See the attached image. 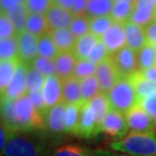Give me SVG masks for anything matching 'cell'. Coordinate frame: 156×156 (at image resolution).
Returning a JSON list of instances; mask_svg holds the SVG:
<instances>
[{"instance_id": "obj_3", "label": "cell", "mask_w": 156, "mask_h": 156, "mask_svg": "<svg viewBox=\"0 0 156 156\" xmlns=\"http://www.w3.org/2000/svg\"><path fill=\"white\" fill-rule=\"evenodd\" d=\"M107 94L111 108L124 114L137 105L138 101V96L129 77L119 78Z\"/></svg>"}, {"instance_id": "obj_35", "label": "cell", "mask_w": 156, "mask_h": 156, "mask_svg": "<svg viewBox=\"0 0 156 156\" xmlns=\"http://www.w3.org/2000/svg\"><path fill=\"white\" fill-rule=\"evenodd\" d=\"M113 23L114 21L110 15L89 18L90 33H92L93 35H95L96 37L101 39V37L110 30V27Z\"/></svg>"}, {"instance_id": "obj_38", "label": "cell", "mask_w": 156, "mask_h": 156, "mask_svg": "<svg viewBox=\"0 0 156 156\" xmlns=\"http://www.w3.org/2000/svg\"><path fill=\"white\" fill-rule=\"evenodd\" d=\"M24 4L30 13L46 14L54 5V0H24Z\"/></svg>"}, {"instance_id": "obj_5", "label": "cell", "mask_w": 156, "mask_h": 156, "mask_svg": "<svg viewBox=\"0 0 156 156\" xmlns=\"http://www.w3.org/2000/svg\"><path fill=\"white\" fill-rule=\"evenodd\" d=\"M110 58L120 77H130L138 71L137 52L128 46L110 55Z\"/></svg>"}, {"instance_id": "obj_1", "label": "cell", "mask_w": 156, "mask_h": 156, "mask_svg": "<svg viewBox=\"0 0 156 156\" xmlns=\"http://www.w3.org/2000/svg\"><path fill=\"white\" fill-rule=\"evenodd\" d=\"M1 122L14 133L46 129L45 118L35 108L27 93L14 101H1Z\"/></svg>"}, {"instance_id": "obj_11", "label": "cell", "mask_w": 156, "mask_h": 156, "mask_svg": "<svg viewBox=\"0 0 156 156\" xmlns=\"http://www.w3.org/2000/svg\"><path fill=\"white\" fill-rule=\"evenodd\" d=\"M95 76L98 80L101 92L104 93H108L112 89V87L116 84L120 76H119L110 56L98 65Z\"/></svg>"}, {"instance_id": "obj_6", "label": "cell", "mask_w": 156, "mask_h": 156, "mask_svg": "<svg viewBox=\"0 0 156 156\" xmlns=\"http://www.w3.org/2000/svg\"><path fill=\"white\" fill-rule=\"evenodd\" d=\"M126 121L131 132L137 133H150L153 132L155 128V122L148 113L138 104L131 108L125 113Z\"/></svg>"}, {"instance_id": "obj_32", "label": "cell", "mask_w": 156, "mask_h": 156, "mask_svg": "<svg viewBox=\"0 0 156 156\" xmlns=\"http://www.w3.org/2000/svg\"><path fill=\"white\" fill-rule=\"evenodd\" d=\"M0 59L1 61L20 59L18 58L17 36L0 41Z\"/></svg>"}, {"instance_id": "obj_53", "label": "cell", "mask_w": 156, "mask_h": 156, "mask_svg": "<svg viewBox=\"0 0 156 156\" xmlns=\"http://www.w3.org/2000/svg\"><path fill=\"white\" fill-rule=\"evenodd\" d=\"M115 1H125V2H134L136 0H115Z\"/></svg>"}, {"instance_id": "obj_24", "label": "cell", "mask_w": 156, "mask_h": 156, "mask_svg": "<svg viewBox=\"0 0 156 156\" xmlns=\"http://www.w3.org/2000/svg\"><path fill=\"white\" fill-rule=\"evenodd\" d=\"M115 0H87L86 15L89 18L110 15Z\"/></svg>"}, {"instance_id": "obj_54", "label": "cell", "mask_w": 156, "mask_h": 156, "mask_svg": "<svg viewBox=\"0 0 156 156\" xmlns=\"http://www.w3.org/2000/svg\"><path fill=\"white\" fill-rule=\"evenodd\" d=\"M155 56H156V47H155Z\"/></svg>"}, {"instance_id": "obj_15", "label": "cell", "mask_w": 156, "mask_h": 156, "mask_svg": "<svg viewBox=\"0 0 156 156\" xmlns=\"http://www.w3.org/2000/svg\"><path fill=\"white\" fill-rule=\"evenodd\" d=\"M78 61L79 60L75 57L72 51L58 53V55L54 59L56 76L61 81L73 76Z\"/></svg>"}, {"instance_id": "obj_39", "label": "cell", "mask_w": 156, "mask_h": 156, "mask_svg": "<svg viewBox=\"0 0 156 156\" xmlns=\"http://www.w3.org/2000/svg\"><path fill=\"white\" fill-rule=\"evenodd\" d=\"M96 68H98V65L91 63L88 60H79L77 62L73 76L81 80L85 77L94 75L96 72Z\"/></svg>"}, {"instance_id": "obj_14", "label": "cell", "mask_w": 156, "mask_h": 156, "mask_svg": "<svg viewBox=\"0 0 156 156\" xmlns=\"http://www.w3.org/2000/svg\"><path fill=\"white\" fill-rule=\"evenodd\" d=\"M65 112H66V104L61 102L51 108L46 113L45 125L46 129L50 133L56 135L65 133Z\"/></svg>"}, {"instance_id": "obj_33", "label": "cell", "mask_w": 156, "mask_h": 156, "mask_svg": "<svg viewBox=\"0 0 156 156\" xmlns=\"http://www.w3.org/2000/svg\"><path fill=\"white\" fill-rule=\"evenodd\" d=\"M46 77L38 72L32 65H27L26 84L27 92H37L42 90Z\"/></svg>"}, {"instance_id": "obj_44", "label": "cell", "mask_w": 156, "mask_h": 156, "mask_svg": "<svg viewBox=\"0 0 156 156\" xmlns=\"http://www.w3.org/2000/svg\"><path fill=\"white\" fill-rule=\"evenodd\" d=\"M27 95L32 101L33 105L35 107V108L37 111L41 113L45 118V115L46 113L48 112L46 108V105H45V101H44V98H43V95H42V92L41 91H37V92H27Z\"/></svg>"}, {"instance_id": "obj_25", "label": "cell", "mask_w": 156, "mask_h": 156, "mask_svg": "<svg viewBox=\"0 0 156 156\" xmlns=\"http://www.w3.org/2000/svg\"><path fill=\"white\" fill-rule=\"evenodd\" d=\"M49 156H96V150L77 144H63L54 149Z\"/></svg>"}, {"instance_id": "obj_42", "label": "cell", "mask_w": 156, "mask_h": 156, "mask_svg": "<svg viewBox=\"0 0 156 156\" xmlns=\"http://www.w3.org/2000/svg\"><path fill=\"white\" fill-rule=\"evenodd\" d=\"M16 35L17 33L15 30L13 24L11 23V21L4 14V12L1 11V16H0V39H8Z\"/></svg>"}, {"instance_id": "obj_46", "label": "cell", "mask_w": 156, "mask_h": 156, "mask_svg": "<svg viewBox=\"0 0 156 156\" xmlns=\"http://www.w3.org/2000/svg\"><path fill=\"white\" fill-rule=\"evenodd\" d=\"M135 8L145 12H156V0H136Z\"/></svg>"}, {"instance_id": "obj_45", "label": "cell", "mask_w": 156, "mask_h": 156, "mask_svg": "<svg viewBox=\"0 0 156 156\" xmlns=\"http://www.w3.org/2000/svg\"><path fill=\"white\" fill-rule=\"evenodd\" d=\"M14 134L16 133H14L7 125H5L3 122H1V126H0V151H3L6 144H7Z\"/></svg>"}, {"instance_id": "obj_23", "label": "cell", "mask_w": 156, "mask_h": 156, "mask_svg": "<svg viewBox=\"0 0 156 156\" xmlns=\"http://www.w3.org/2000/svg\"><path fill=\"white\" fill-rule=\"evenodd\" d=\"M1 11L4 12V14L7 16L8 20L11 21V23L13 24L17 34L23 32L26 30V23L30 12L27 10L24 3L16 5L10 9H7V10L4 11L1 10Z\"/></svg>"}, {"instance_id": "obj_27", "label": "cell", "mask_w": 156, "mask_h": 156, "mask_svg": "<svg viewBox=\"0 0 156 156\" xmlns=\"http://www.w3.org/2000/svg\"><path fill=\"white\" fill-rule=\"evenodd\" d=\"M137 62L138 70L143 71L156 65L155 46L146 43L141 49L137 52Z\"/></svg>"}, {"instance_id": "obj_18", "label": "cell", "mask_w": 156, "mask_h": 156, "mask_svg": "<svg viewBox=\"0 0 156 156\" xmlns=\"http://www.w3.org/2000/svg\"><path fill=\"white\" fill-rule=\"evenodd\" d=\"M124 26L127 46L135 52H138L147 43L144 27L137 26V24L131 23V21L125 23Z\"/></svg>"}, {"instance_id": "obj_10", "label": "cell", "mask_w": 156, "mask_h": 156, "mask_svg": "<svg viewBox=\"0 0 156 156\" xmlns=\"http://www.w3.org/2000/svg\"><path fill=\"white\" fill-rule=\"evenodd\" d=\"M27 65L20 63L16 71H15L11 81L9 82L6 89L1 93V101H14L20 96L27 93L26 75H27Z\"/></svg>"}, {"instance_id": "obj_19", "label": "cell", "mask_w": 156, "mask_h": 156, "mask_svg": "<svg viewBox=\"0 0 156 156\" xmlns=\"http://www.w3.org/2000/svg\"><path fill=\"white\" fill-rule=\"evenodd\" d=\"M129 78L133 84L138 98L156 96V83L145 78L139 70L132 74Z\"/></svg>"}, {"instance_id": "obj_47", "label": "cell", "mask_w": 156, "mask_h": 156, "mask_svg": "<svg viewBox=\"0 0 156 156\" xmlns=\"http://www.w3.org/2000/svg\"><path fill=\"white\" fill-rule=\"evenodd\" d=\"M144 30L147 43L156 47V18L152 23H149L147 27H144Z\"/></svg>"}, {"instance_id": "obj_9", "label": "cell", "mask_w": 156, "mask_h": 156, "mask_svg": "<svg viewBox=\"0 0 156 156\" xmlns=\"http://www.w3.org/2000/svg\"><path fill=\"white\" fill-rule=\"evenodd\" d=\"M18 41V58L21 63L30 65L39 56L38 40L39 38L24 30L17 34Z\"/></svg>"}, {"instance_id": "obj_16", "label": "cell", "mask_w": 156, "mask_h": 156, "mask_svg": "<svg viewBox=\"0 0 156 156\" xmlns=\"http://www.w3.org/2000/svg\"><path fill=\"white\" fill-rule=\"evenodd\" d=\"M51 30L69 29L74 15L70 10L64 9L58 5H53L51 9L46 13Z\"/></svg>"}, {"instance_id": "obj_4", "label": "cell", "mask_w": 156, "mask_h": 156, "mask_svg": "<svg viewBox=\"0 0 156 156\" xmlns=\"http://www.w3.org/2000/svg\"><path fill=\"white\" fill-rule=\"evenodd\" d=\"M1 156H44V150L37 140L16 133L6 144Z\"/></svg>"}, {"instance_id": "obj_26", "label": "cell", "mask_w": 156, "mask_h": 156, "mask_svg": "<svg viewBox=\"0 0 156 156\" xmlns=\"http://www.w3.org/2000/svg\"><path fill=\"white\" fill-rule=\"evenodd\" d=\"M80 87H81V98L83 102H88L93 99L96 95L101 93V87H99L98 80L94 75L85 77L80 80Z\"/></svg>"}, {"instance_id": "obj_43", "label": "cell", "mask_w": 156, "mask_h": 156, "mask_svg": "<svg viewBox=\"0 0 156 156\" xmlns=\"http://www.w3.org/2000/svg\"><path fill=\"white\" fill-rule=\"evenodd\" d=\"M137 104L139 105H141L156 123V96L145 98H138Z\"/></svg>"}, {"instance_id": "obj_28", "label": "cell", "mask_w": 156, "mask_h": 156, "mask_svg": "<svg viewBox=\"0 0 156 156\" xmlns=\"http://www.w3.org/2000/svg\"><path fill=\"white\" fill-rule=\"evenodd\" d=\"M135 8V1L134 2H125V1H116L114 7L112 9L110 16L114 23H125L129 21L130 16Z\"/></svg>"}, {"instance_id": "obj_50", "label": "cell", "mask_w": 156, "mask_h": 156, "mask_svg": "<svg viewBox=\"0 0 156 156\" xmlns=\"http://www.w3.org/2000/svg\"><path fill=\"white\" fill-rule=\"evenodd\" d=\"M140 72L142 73V75L145 78H147L148 80L153 81V82L156 83V65L151 68H148L146 70L140 71Z\"/></svg>"}, {"instance_id": "obj_52", "label": "cell", "mask_w": 156, "mask_h": 156, "mask_svg": "<svg viewBox=\"0 0 156 156\" xmlns=\"http://www.w3.org/2000/svg\"><path fill=\"white\" fill-rule=\"evenodd\" d=\"M96 156H131L126 153H121V152H116V151H110V150H96Z\"/></svg>"}, {"instance_id": "obj_7", "label": "cell", "mask_w": 156, "mask_h": 156, "mask_svg": "<svg viewBox=\"0 0 156 156\" xmlns=\"http://www.w3.org/2000/svg\"><path fill=\"white\" fill-rule=\"evenodd\" d=\"M128 131L129 127L125 114L111 108L101 125V132L108 134L114 138L121 139L129 133Z\"/></svg>"}, {"instance_id": "obj_34", "label": "cell", "mask_w": 156, "mask_h": 156, "mask_svg": "<svg viewBox=\"0 0 156 156\" xmlns=\"http://www.w3.org/2000/svg\"><path fill=\"white\" fill-rule=\"evenodd\" d=\"M38 52L39 56H41V57H45L49 59H55L56 56L58 55V49L49 34L39 37Z\"/></svg>"}, {"instance_id": "obj_51", "label": "cell", "mask_w": 156, "mask_h": 156, "mask_svg": "<svg viewBox=\"0 0 156 156\" xmlns=\"http://www.w3.org/2000/svg\"><path fill=\"white\" fill-rule=\"evenodd\" d=\"M73 3H74V0H54L55 5H58V6H60V7L67 9V10H70V11L73 7Z\"/></svg>"}, {"instance_id": "obj_37", "label": "cell", "mask_w": 156, "mask_h": 156, "mask_svg": "<svg viewBox=\"0 0 156 156\" xmlns=\"http://www.w3.org/2000/svg\"><path fill=\"white\" fill-rule=\"evenodd\" d=\"M32 66L45 77L56 75V68L54 59H49L38 56L32 62Z\"/></svg>"}, {"instance_id": "obj_41", "label": "cell", "mask_w": 156, "mask_h": 156, "mask_svg": "<svg viewBox=\"0 0 156 156\" xmlns=\"http://www.w3.org/2000/svg\"><path fill=\"white\" fill-rule=\"evenodd\" d=\"M108 56H110V54H108L105 44L102 43V41L101 39L98 42V44L94 46V48L92 49V51L90 52L87 60L90 61L93 64L98 65L101 62L104 61L105 59H107Z\"/></svg>"}, {"instance_id": "obj_12", "label": "cell", "mask_w": 156, "mask_h": 156, "mask_svg": "<svg viewBox=\"0 0 156 156\" xmlns=\"http://www.w3.org/2000/svg\"><path fill=\"white\" fill-rule=\"evenodd\" d=\"M41 92H42L44 101L48 111L51 108L63 102L62 82L56 75L46 77Z\"/></svg>"}, {"instance_id": "obj_8", "label": "cell", "mask_w": 156, "mask_h": 156, "mask_svg": "<svg viewBox=\"0 0 156 156\" xmlns=\"http://www.w3.org/2000/svg\"><path fill=\"white\" fill-rule=\"evenodd\" d=\"M99 133V129L96 124V118L94 111L90 105V101L83 102L81 105L79 122L76 135L81 138H92Z\"/></svg>"}, {"instance_id": "obj_48", "label": "cell", "mask_w": 156, "mask_h": 156, "mask_svg": "<svg viewBox=\"0 0 156 156\" xmlns=\"http://www.w3.org/2000/svg\"><path fill=\"white\" fill-rule=\"evenodd\" d=\"M86 2L87 0H74L73 7L71 9L74 16L86 15Z\"/></svg>"}, {"instance_id": "obj_49", "label": "cell", "mask_w": 156, "mask_h": 156, "mask_svg": "<svg viewBox=\"0 0 156 156\" xmlns=\"http://www.w3.org/2000/svg\"><path fill=\"white\" fill-rule=\"evenodd\" d=\"M24 3V0H1L0 1V4H1V10H7V9H10L12 7L20 4H23Z\"/></svg>"}, {"instance_id": "obj_36", "label": "cell", "mask_w": 156, "mask_h": 156, "mask_svg": "<svg viewBox=\"0 0 156 156\" xmlns=\"http://www.w3.org/2000/svg\"><path fill=\"white\" fill-rule=\"evenodd\" d=\"M70 32L75 37V39H79L82 36L86 35L90 32L89 27V17L87 15H78L74 16L72 23L69 27Z\"/></svg>"}, {"instance_id": "obj_29", "label": "cell", "mask_w": 156, "mask_h": 156, "mask_svg": "<svg viewBox=\"0 0 156 156\" xmlns=\"http://www.w3.org/2000/svg\"><path fill=\"white\" fill-rule=\"evenodd\" d=\"M90 105L94 111L95 118H96V124L101 132V125L104 121V119L105 117V115L108 114V112L110 111L111 105L108 101V98L107 93H99L98 95H96L94 98L90 101Z\"/></svg>"}, {"instance_id": "obj_13", "label": "cell", "mask_w": 156, "mask_h": 156, "mask_svg": "<svg viewBox=\"0 0 156 156\" xmlns=\"http://www.w3.org/2000/svg\"><path fill=\"white\" fill-rule=\"evenodd\" d=\"M101 41L105 44L110 55L126 47L127 42L126 36H125L124 23H114L110 27V30L101 37Z\"/></svg>"}, {"instance_id": "obj_20", "label": "cell", "mask_w": 156, "mask_h": 156, "mask_svg": "<svg viewBox=\"0 0 156 156\" xmlns=\"http://www.w3.org/2000/svg\"><path fill=\"white\" fill-rule=\"evenodd\" d=\"M49 35L54 41L59 53L70 52L72 51L74 46H75L76 39L72 35V33L70 32L69 29L51 30L49 32Z\"/></svg>"}, {"instance_id": "obj_2", "label": "cell", "mask_w": 156, "mask_h": 156, "mask_svg": "<svg viewBox=\"0 0 156 156\" xmlns=\"http://www.w3.org/2000/svg\"><path fill=\"white\" fill-rule=\"evenodd\" d=\"M108 147L131 156H156V135L154 132H129L123 138L111 142Z\"/></svg>"}, {"instance_id": "obj_30", "label": "cell", "mask_w": 156, "mask_h": 156, "mask_svg": "<svg viewBox=\"0 0 156 156\" xmlns=\"http://www.w3.org/2000/svg\"><path fill=\"white\" fill-rule=\"evenodd\" d=\"M20 63V59L0 62V90H1V93L8 86Z\"/></svg>"}, {"instance_id": "obj_17", "label": "cell", "mask_w": 156, "mask_h": 156, "mask_svg": "<svg viewBox=\"0 0 156 156\" xmlns=\"http://www.w3.org/2000/svg\"><path fill=\"white\" fill-rule=\"evenodd\" d=\"M62 82V96L63 102L66 105H81V87L80 80L78 78L71 76Z\"/></svg>"}, {"instance_id": "obj_22", "label": "cell", "mask_w": 156, "mask_h": 156, "mask_svg": "<svg viewBox=\"0 0 156 156\" xmlns=\"http://www.w3.org/2000/svg\"><path fill=\"white\" fill-rule=\"evenodd\" d=\"M26 30L35 35L38 38L43 35H46V34H49L51 27H50L46 14L30 13L27 20Z\"/></svg>"}, {"instance_id": "obj_31", "label": "cell", "mask_w": 156, "mask_h": 156, "mask_svg": "<svg viewBox=\"0 0 156 156\" xmlns=\"http://www.w3.org/2000/svg\"><path fill=\"white\" fill-rule=\"evenodd\" d=\"M81 105H66V112H65V133L76 135Z\"/></svg>"}, {"instance_id": "obj_21", "label": "cell", "mask_w": 156, "mask_h": 156, "mask_svg": "<svg viewBox=\"0 0 156 156\" xmlns=\"http://www.w3.org/2000/svg\"><path fill=\"white\" fill-rule=\"evenodd\" d=\"M99 40L101 38L89 32L88 34L76 40L75 46L72 50L73 54L75 55L78 60H87L90 52L92 51V49L94 48V46Z\"/></svg>"}, {"instance_id": "obj_40", "label": "cell", "mask_w": 156, "mask_h": 156, "mask_svg": "<svg viewBox=\"0 0 156 156\" xmlns=\"http://www.w3.org/2000/svg\"><path fill=\"white\" fill-rule=\"evenodd\" d=\"M156 18V12H145L134 8L129 21L141 27H146Z\"/></svg>"}]
</instances>
